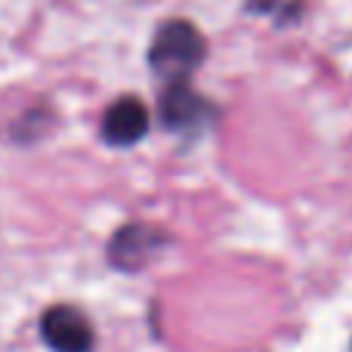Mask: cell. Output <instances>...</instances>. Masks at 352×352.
I'll list each match as a JSON object with an SVG mask.
<instances>
[{
    "instance_id": "277c9868",
    "label": "cell",
    "mask_w": 352,
    "mask_h": 352,
    "mask_svg": "<svg viewBox=\"0 0 352 352\" xmlns=\"http://www.w3.org/2000/svg\"><path fill=\"white\" fill-rule=\"evenodd\" d=\"M41 337L53 352H93L96 334L93 324L78 306H50L41 316Z\"/></svg>"
},
{
    "instance_id": "5b68a950",
    "label": "cell",
    "mask_w": 352,
    "mask_h": 352,
    "mask_svg": "<svg viewBox=\"0 0 352 352\" xmlns=\"http://www.w3.org/2000/svg\"><path fill=\"white\" fill-rule=\"evenodd\" d=\"M148 127H152V115L140 96L115 99L102 115V140L115 148L136 146L140 140H146Z\"/></svg>"
},
{
    "instance_id": "7a4b0ae2",
    "label": "cell",
    "mask_w": 352,
    "mask_h": 352,
    "mask_svg": "<svg viewBox=\"0 0 352 352\" xmlns=\"http://www.w3.org/2000/svg\"><path fill=\"white\" fill-rule=\"evenodd\" d=\"M161 124L173 133H204L210 130L213 118H217V109L207 96H201L192 87V80L186 84H167L161 90V105H158Z\"/></svg>"
},
{
    "instance_id": "8992f818",
    "label": "cell",
    "mask_w": 352,
    "mask_h": 352,
    "mask_svg": "<svg viewBox=\"0 0 352 352\" xmlns=\"http://www.w3.org/2000/svg\"><path fill=\"white\" fill-rule=\"evenodd\" d=\"M244 3H248L250 12H269V10H275L281 0H244Z\"/></svg>"
},
{
    "instance_id": "6da1fadb",
    "label": "cell",
    "mask_w": 352,
    "mask_h": 352,
    "mask_svg": "<svg viewBox=\"0 0 352 352\" xmlns=\"http://www.w3.org/2000/svg\"><path fill=\"white\" fill-rule=\"evenodd\" d=\"M207 41L188 19H167L158 25L148 47V68L161 84H186L204 65Z\"/></svg>"
},
{
    "instance_id": "3957f363",
    "label": "cell",
    "mask_w": 352,
    "mask_h": 352,
    "mask_svg": "<svg viewBox=\"0 0 352 352\" xmlns=\"http://www.w3.org/2000/svg\"><path fill=\"white\" fill-rule=\"evenodd\" d=\"M170 241L167 232H161L158 226L148 223H127L111 235L109 241V263L118 272H140L146 269L155 256L164 250V244Z\"/></svg>"
}]
</instances>
